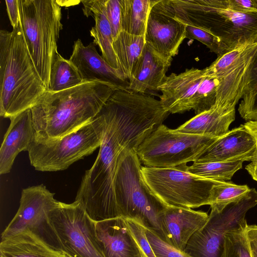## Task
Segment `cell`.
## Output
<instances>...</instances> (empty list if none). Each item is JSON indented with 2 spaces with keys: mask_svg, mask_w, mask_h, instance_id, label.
<instances>
[{
  "mask_svg": "<svg viewBox=\"0 0 257 257\" xmlns=\"http://www.w3.org/2000/svg\"><path fill=\"white\" fill-rule=\"evenodd\" d=\"M100 112L103 139L96 159L85 171L77 191L79 202L94 221L121 217L114 194V180L122 157L136 151L169 113L150 94L117 90Z\"/></svg>",
  "mask_w": 257,
  "mask_h": 257,
  "instance_id": "1",
  "label": "cell"
},
{
  "mask_svg": "<svg viewBox=\"0 0 257 257\" xmlns=\"http://www.w3.org/2000/svg\"><path fill=\"white\" fill-rule=\"evenodd\" d=\"M117 90L108 82H84L58 92L46 90L31 109L35 136L61 137L87 123Z\"/></svg>",
  "mask_w": 257,
  "mask_h": 257,
  "instance_id": "2",
  "label": "cell"
},
{
  "mask_svg": "<svg viewBox=\"0 0 257 257\" xmlns=\"http://www.w3.org/2000/svg\"><path fill=\"white\" fill-rule=\"evenodd\" d=\"M46 91L19 25L0 31V115L10 118L37 104Z\"/></svg>",
  "mask_w": 257,
  "mask_h": 257,
  "instance_id": "3",
  "label": "cell"
},
{
  "mask_svg": "<svg viewBox=\"0 0 257 257\" xmlns=\"http://www.w3.org/2000/svg\"><path fill=\"white\" fill-rule=\"evenodd\" d=\"M175 18L206 31L230 50L257 38V14L232 9L227 0H168Z\"/></svg>",
  "mask_w": 257,
  "mask_h": 257,
  "instance_id": "4",
  "label": "cell"
},
{
  "mask_svg": "<svg viewBox=\"0 0 257 257\" xmlns=\"http://www.w3.org/2000/svg\"><path fill=\"white\" fill-rule=\"evenodd\" d=\"M20 25L28 50L46 90L57 52L61 6L56 0H18Z\"/></svg>",
  "mask_w": 257,
  "mask_h": 257,
  "instance_id": "5",
  "label": "cell"
},
{
  "mask_svg": "<svg viewBox=\"0 0 257 257\" xmlns=\"http://www.w3.org/2000/svg\"><path fill=\"white\" fill-rule=\"evenodd\" d=\"M136 151L121 160L114 180V194L121 217L136 221L162 239L160 217L166 207L151 191L142 173Z\"/></svg>",
  "mask_w": 257,
  "mask_h": 257,
  "instance_id": "6",
  "label": "cell"
},
{
  "mask_svg": "<svg viewBox=\"0 0 257 257\" xmlns=\"http://www.w3.org/2000/svg\"><path fill=\"white\" fill-rule=\"evenodd\" d=\"M104 126L100 111L90 121L61 137L43 139L35 136L27 150L31 165L42 172L66 170L100 147Z\"/></svg>",
  "mask_w": 257,
  "mask_h": 257,
  "instance_id": "7",
  "label": "cell"
},
{
  "mask_svg": "<svg viewBox=\"0 0 257 257\" xmlns=\"http://www.w3.org/2000/svg\"><path fill=\"white\" fill-rule=\"evenodd\" d=\"M217 139L178 132L162 123L145 138L138 147L137 154L145 167L174 168L194 162Z\"/></svg>",
  "mask_w": 257,
  "mask_h": 257,
  "instance_id": "8",
  "label": "cell"
},
{
  "mask_svg": "<svg viewBox=\"0 0 257 257\" xmlns=\"http://www.w3.org/2000/svg\"><path fill=\"white\" fill-rule=\"evenodd\" d=\"M187 167L142 166V173L151 191L166 206L192 209L209 205L211 190L219 182L191 174Z\"/></svg>",
  "mask_w": 257,
  "mask_h": 257,
  "instance_id": "9",
  "label": "cell"
},
{
  "mask_svg": "<svg viewBox=\"0 0 257 257\" xmlns=\"http://www.w3.org/2000/svg\"><path fill=\"white\" fill-rule=\"evenodd\" d=\"M96 222L78 201L60 202L49 214L48 225L60 246L69 257H105L98 241Z\"/></svg>",
  "mask_w": 257,
  "mask_h": 257,
  "instance_id": "10",
  "label": "cell"
},
{
  "mask_svg": "<svg viewBox=\"0 0 257 257\" xmlns=\"http://www.w3.org/2000/svg\"><path fill=\"white\" fill-rule=\"evenodd\" d=\"M256 205L257 191L250 188L245 196L222 212L210 213L207 222L192 236L184 251L191 257H222L225 234L247 223V212Z\"/></svg>",
  "mask_w": 257,
  "mask_h": 257,
  "instance_id": "11",
  "label": "cell"
},
{
  "mask_svg": "<svg viewBox=\"0 0 257 257\" xmlns=\"http://www.w3.org/2000/svg\"><path fill=\"white\" fill-rule=\"evenodd\" d=\"M257 54V38L240 44L204 69V75L216 77L215 104L235 108L241 99L252 63Z\"/></svg>",
  "mask_w": 257,
  "mask_h": 257,
  "instance_id": "12",
  "label": "cell"
},
{
  "mask_svg": "<svg viewBox=\"0 0 257 257\" xmlns=\"http://www.w3.org/2000/svg\"><path fill=\"white\" fill-rule=\"evenodd\" d=\"M186 28L175 18L168 0H157L148 16L145 42L160 54L173 58L186 38Z\"/></svg>",
  "mask_w": 257,
  "mask_h": 257,
  "instance_id": "13",
  "label": "cell"
},
{
  "mask_svg": "<svg viewBox=\"0 0 257 257\" xmlns=\"http://www.w3.org/2000/svg\"><path fill=\"white\" fill-rule=\"evenodd\" d=\"M54 196L43 184L24 189L19 209L2 233V239L26 230L37 232L47 223L50 211L60 203Z\"/></svg>",
  "mask_w": 257,
  "mask_h": 257,
  "instance_id": "14",
  "label": "cell"
},
{
  "mask_svg": "<svg viewBox=\"0 0 257 257\" xmlns=\"http://www.w3.org/2000/svg\"><path fill=\"white\" fill-rule=\"evenodd\" d=\"M95 44L84 46L78 39L74 42L69 60L77 69L83 82L94 81L109 83L119 90H128L129 81L118 70L112 67L97 52Z\"/></svg>",
  "mask_w": 257,
  "mask_h": 257,
  "instance_id": "15",
  "label": "cell"
},
{
  "mask_svg": "<svg viewBox=\"0 0 257 257\" xmlns=\"http://www.w3.org/2000/svg\"><path fill=\"white\" fill-rule=\"evenodd\" d=\"M205 77L204 69L191 68L166 76L158 88L160 101L169 113H183L193 110V98Z\"/></svg>",
  "mask_w": 257,
  "mask_h": 257,
  "instance_id": "16",
  "label": "cell"
},
{
  "mask_svg": "<svg viewBox=\"0 0 257 257\" xmlns=\"http://www.w3.org/2000/svg\"><path fill=\"white\" fill-rule=\"evenodd\" d=\"M208 218L209 215L204 211L167 206L160 217L163 240L184 251L190 238Z\"/></svg>",
  "mask_w": 257,
  "mask_h": 257,
  "instance_id": "17",
  "label": "cell"
},
{
  "mask_svg": "<svg viewBox=\"0 0 257 257\" xmlns=\"http://www.w3.org/2000/svg\"><path fill=\"white\" fill-rule=\"evenodd\" d=\"M256 145L255 138L241 124L217 138L197 156L194 162L250 161Z\"/></svg>",
  "mask_w": 257,
  "mask_h": 257,
  "instance_id": "18",
  "label": "cell"
},
{
  "mask_svg": "<svg viewBox=\"0 0 257 257\" xmlns=\"http://www.w3.org/2000/svg\"><path fill=\"white\" fill-rule=\"evenodd\" d=\"M172 61V58L160 54L146 43L128 80V90L148 94V92L158 90Z\"/></svg>",
  "mask_w": 257,
  "mask_h": 257,
  "instance_id": "19",
  "label": "cell"
},
{
  "mask_svg": "<svg viewBox=\"0 0 257 257\" xmlns=\"http://www.w3.org/2000/svg\"><path fill=\"white\" fill-rule=\"evenodd\" d=\"M95 229L105 257H142L124 217L96 222Z\"/></svg>",
  "mask_w": 257,
  "mask_h": 257,
  "instance_id": "20",
  "label": "cell"
},
{
  "mask_svg": "<svg viewBox=\"0 0 257 257\" xmlns=\"http://www.w3.org/2000/svg\"><path fill=\"white\" fill-rule=\"evenodd\" d=\"M10 120L0 149L1 175L10 172L17 155L23 151H27L36 134L31 108L11 117Z\"/></svg>",
  "mask_w": 257,
  "mask_h": 257,
  "instance_id": "21",
  "label": "cell"
},
{
  "mask_svg": "<svg viewBox=\"0 0 257 257\" xmlns=\"http://www.w3.org/2000/svg\"><path fill=\"white\" fill-rule=\"evenodd\" d=\"M235 116V108L214 104L209 110L196 115L175 130L185 134L218 138L228 132Z\"/></svg>",
  "mask_w": 257,
  "mask_h": 257,
  "instance_id": "22",
  "label": "cell"
},
{
  "mask_svg": "<svg viewBox=\"0 0 257 257\" xmlns=\"http://www.w3.org/2000/svg\"><path fill=\"white\" fill-rule=\"evenodd\" d=\"M37 232L26 230L2 239L0 257H63Z\"/></svg>",
  "mask_w": 257,
  "mask_h": 257,
  "instance_id": "23",
  "label": "cell"
},
{
  "mask_svg": "<svg viewBox=\"0 0 257 257\" xmlns=\"http://www.w3.org/2000/svg\"><path fill=\"white\" fill-rule=\"evenodd\" d=\"M81 2L83 4L84 15L87 17H92L95 21V25L90 30V35L94 38L93 42L98 46L103 59L112 67L118 70L112 46L111 28L105 11V0H87Z\"/></svg>",
  "mask_w": 257,
  "mask_h": 257,
  "instance_id": "24",
  "label": "cell"
},
{
  "mask_svg": "<svg viewBox=\"0 0 257 257\" xmlns=\"http://www.w3.org/2000/svg\"><path fill=\"white\" fill-rule=\"evenodd\" d=\"M146 44L145 37L121 31L113 40L112 46L116 57L118 70L129 80L134 68Z\"/></svg>",
  "mask_w": 257,
  "mask_h": 257,
  "instance_id": "25",
  "label": "cell"
},
{
  "mask_svg": "<svg viewBox=\"0 0 257 257\" xmlns=\"http://www.w3.org/2000/svg\"><path fill=\"white\" fill-rule=\"evenodd\" d=\"M157 0H120L122 30L145 37L150 11Z\"/></svg>",
  "mask_w": 257,
  "mask_h": 257,
  "instance_id": "26",
  "label": "cell"
},
{
  "mask_svg": "<svg viewBox=\"0 0 257 257\" xmlns=\"http://www.w3.org/2000/svg\"><path fill=\"white\" fill-rule=\"evenodd\" d=\"M84 82L77 69L69 60L58 52L52 63L47 91L58 92Z\"/></svg>",
  "mask_w": 257,
  "mask_h": 257,
  "instance_id": "27",
  "label": "cell"
},
{
  "mask_svg": "<svg viewBox=\"0 0 257 257\" xmlns=\"http://www.w3.org/2000/svg\"><path fill=\"white\" fill-rule=\"evenodd\" d=\"M243 160L193 163L187 167L189 173L218 182H229L234 173L242 168Z\"/></svg>",
  "mask_w": 257,
  "mask_h": 257,
  "instance_id": "28",
  "label": "cell"
},
{
  "mask_svg": "<svg viewBox=\"0 0 257 257\" xmlns=\"http://www.w3.org/2000/svg\"><path fill=\"white\" fill-rule=\"evenodd\" d=\"M250 188L247 185H237L231 181L219 182L210 192L211 213H219L228 204L245 196Z\"/></svg>",
  "mask_w": 257,
  "mask_h": 257,
  "instance_id": "29",
  "label": "cell"
},
{
  "mask_svg": "<svg viewBox=\"0 0 257 257\" xmlns=\"http://www.w3.org/2000/svg\"><path fill=\"white\" fill-rule=\"evenodd\" d=\"M238 111L246 121H257V54L249 71Z\"/></svg>",
  "mask_w": 257,
  "mask_h": 257,
  "instance_id": "30",
  "label": "cell"
},
{
  "mask_svg": "<svg viewBox=\"0 0 257 257\" xmlns=\"http://www.w3.org/2000/svg\"><path fill=\"white\" fill-rule=\"evenodd\" d=\"M247 224H243L226 233L222 257H252L245 232Z\"/></svg>",
  "mask_w": 257,
  "mask_h": 257,
  "instance_id": "31",
  "label": "cell"
},
{
  "mask_svg": "<svg viewBox=\"0 0 257 257\" xmlns=\"http://www.w3.org/2000/svg\"><path fill=\"white\" fill-rule=\"evenodd\" d=\"M218 84L216 77L205 76L193 98V110L196 115L209 110L215 104Z\"/></svg>",
  "mask_w": 257,
  "mask_h": 257,
  "instance_id": "32",
  "label": "cell"
},
{
  "mask_svg": "<svg viewBox=\"0 0 257 257\" xmlns=\"http://www.w3.org/2000/svg\"><path fill=\"white\" fill-rule=\"evenodd\" d=\"M186 26V38L198 40L218 57L230 50L220 39L211 33L197 27Z\"/></svg>",
  "mask_w": 257,
  "mask_h": 257,
  "instance_id": "33",
  "label": "cell"
},
{
  "mask_svg": "<svg viewBox=\"0 0 257 257\" xmlns=\"http://www.w3.org/2000/svg\"><path fill=\"white\" fill-rule=\"evenodd\" d=\"M145 228L148 240L156 257H191L168 243L151 230Z\"/></svg>",
  "mask_w": 257,
  "mask_h": 257,
  "instance_id": "34",
  "label": "cell"
},
{
  "mask_svg": "<svg viewBox=\"0 0 257 257\" xmlns=\"http://www.w3.org/2000/svg\"><path fill=\"white\" fill-rule=\"evenodd\" d=\"M125 219L130 231L137 244L142 257H156L147 237L145 227L135 220Z\"/></svg>",
  "mask_w": 257,
  "mask_h": 257,
  "instance_id": "35",
  "label": "cell"
},
{
  "mask_svg": "<svg viewBox=\"0 0 257 257\" xmlns=\"http://www.w3.org/2000/svg\"><path fill=\"white\" fill-rule=\"evenodd\" d=\"M105 8L114 40L122 31L120 0H105Z\"/></svg>",
  "mask_w": 257,
  "mask_h": 257,
  "instance_id": "36",
  "label": "cell"
},
{
  "mask_svg": "<svg viewBox=\"0 0 257 257\" xmlns=\"http://www.w3.org/2000/svg\"><path fill=\"white\" fill-rule=\"evenodd\" d=\"M233 10L244 14H257V0H227Z\"/></svg>",
  "mask_w": 257,
  "mask_h": 257,
  "instance_id": "37",
  "label": "cell"
},
{
  "mask_svg": "<svg viewBox=\"0 0 257 257\" xmlns=\"http://www.w3.org/2000/svg\"><path fill=\"white\" fill-rule=\"evenodd\" d=\"M8 17L13 29L20 25V15L18 0H6Z\"/></svg>",
  "mask_w": 257,
  "mask_h": 257,
  "instance_id": "38",
  "label": "cell"
},
{
  "mask_svg": "<svg viewBox=\"0 0 257 257\" xmlns=\"http://www.w3.org/2000/svg\"><path fill=\"white\" fill-rule=\"evenodd\" d=\"M245 232L252 257H257V225H246Z\"/></svg>",
  "mask_w": 257,
  "mask_h": 257,
  "instance_id": "39",
  "label": "cell"
},
{
  "mask_svg": "<svg viewBox=\"0 0 257 257\" xmlns=\"http://www.w3.org/2000/svg\"><path fill=\"white\" fill-rule=\"evenodd\" d=\"M243 125L246 131L255 138L257 142V121H246Z\"/></svg>",
  "mask_w": 257,
  "mask_h": 257,
  "instance_id": "40",
  "label": "cell"
},
{
  "mask_svg": "<svg viewBox=\"0 0 257 257\" xmlns=\"http://www.w3.org/2000/svg\"><path fill=\"white\" fill-rule=\"evenodd\" d=\"M245 169L252 178L257 182V167L250 163L245 167Z\"/></svg>",
  "mask_w": 257,
  "mask_h": 257,
  "instance_id": "41",
  "label": "cell"
},
{
  "mask_svg": "<svg viewBox=\"0 0 257 257\" xmlns=\"http://www.w3.org/2000/svg\"><path fill=\"white\" fill-rule=\"evenodd\" d=\"M250 161L252 164L257 167V145L253 155L250 159Z\"/></svg>",
  "mask_w": 257,
  "mask_h": 257,
  "instance_id": "42",
  "label": "cell"
},
{
  "mask_svg": "<svg viewBox=\"0 0 257 257\" xmlns=\"http://www.w3.org/2000/svg\"><path fill=\"white\" fill-rule=\"evenodd\" d=\"M63 257H69L67 254L64 253V256Z\"/></svg>",
  "mask_w": 257,
  "mask_h": 257,
  "instance_id": "43",
  "label": "cell"
}]
</instances>
